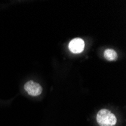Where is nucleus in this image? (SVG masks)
<instances>
[{
    "mask_svg": "<svg viewBox=\"0 0 126 126\" xmlns=\"http://www.w3.org/2000/svg\"><path fill=\"white\" fill-rule=\"evenodd\" d=\"M97 122L100 126H114L117 122V118L109 110H100L96 117Z\"/></svg>",
    "mask_w": 126,
    "mask_h": 126,
    "instance_id": "f257e3e1",
    "label": "nucleus"
},
{
    "mask_svg": "<svg viewBox=\"0 0 126 126\" xmlns=\"http://www.w3.org/2000/svg\"><path fill=\"white\" fill-rule=\"evenodd\" d=\"M85 48V42L80 38H76L70 41L69 44V49L74 54L82 52Z\"/></svg>",
    "mask_w": 126,
    "mask_h": 126,
    "instance_id": "7ed1b4c3",
    "label": "nucleus"
},
{
    "mask_svg": "<svg viewBox=\"0 0 126 126\" xmlns=\"http://www.w3.org/2000/svg\"><path fill=\"white\" fill-rule=\"evenodd\" d=\"M104 56L109 61H116L118 59L117 52L113 49H106L104 51Z\"/></svg>",
    "mask_w": 126,
    "mask_h": 126,
    "instance_id": "20e7f679",
    "label": "nucleus"
},
{
    "mask_svg": "<svg viewBox=\"0 0 126 126\" xmlns=\"http://www.w3.org/2000/svg\"><path fill=\"white\" fill-rule=\"evenodd\" d=\"M24 89L29 95L32 97H37L40 95L42 92V88L38 83L30 80L24 85Z\"/></svg>",
    "mask_w": 126,
    "mask_h": 126,
    "instance_id": "f03ea898",
    "label": "nucleus"
}]
</instances>
